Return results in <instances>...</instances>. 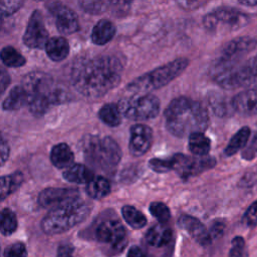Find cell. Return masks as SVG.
<instances>
[{
    "label": "cell",
    "instance_id": "1",
    "mask_svg": "<svg viewBox=\"0 0 257 257\" xmlns=\"http://www.w3.org/2000/svg\"><path fill=\"white\" fill-rule=\"evenodd\" d=\"M122 63L112 55L84 58L71 71L73 87L87 98H98L113 89L120 81Z\"/></svg>",
    "mask_w": 257,
    "mask_h": 257
},
{
    "label": "cell",
    "instance_id": "2",
    "mask_svg": "<svg viewBox=\"0 0 257 257\" xmlns=\"http://www.w3.org/2000/svg\"><path fill=\"white\" fill-rule=\"evenodd\" d=\"M165 119L167 130L179 138L204 132L210 121L206 107L187 96L177 97L170 102L165 110Z\"/></svg>",
    "mask_w": 257,
    "mask_h": 257
},
{
    "label": "cell",
    "instance_id": "3",
    "mask_svg": "<svg viewBox=\"0 0 257 257\" xmlns=\"http://www.w3.org/2000/svg\"><path fill=\"white\" fill-rule=\"evenodd\" d=\"M21 85L28 95L29 110L35 115L44 114L50 106L62 103L68 97L65 89L42 71L29 72L23 77Z\"/></svg>",
    "mask_w": 257,
    "mask_h": 257
},
{
    "label": "cell",
    "instance_id": "4",
    "mask_svg": "<svg viewBox=\"0 0 257 257\" xmlns=\"http://www.w3.org/2000/svg\"><path fill=\"white\" fill-rule=\"evenodd\" d=\"M210 73L213 80L225 89L257 85V52L249 58L238 60L219 57Z\"/></svg>",
    "mask_w": 257,
    "mask_h": 257
},
{
    "label": "cell",
    "instance_id": "5",
    "mask_svg": "<svg viewBox=\"0 0 257 257\" xmlns=\"http://www.w3.org/2000/svg\"><path fill=\"white\" fill-rule=\"evenodd\" d=\"M89 212L90 206L85 201L72 198L50 209L41 221V229L47 235L64 233L81 223Z\"/></svg>",
    "mask_w": 257,
    "mask_h": 257
},
{
    "label": "cell",
    "instance_id": "6",
    "mask_svg": "<svg viewBox=\"0 0 257 257\" xmlns=\"http://www.w3.org/2000/svg\"><path fill=\"white\" fill-rule=\"evenodd\" d=\"M188 65L189 59L185 57L177 58L135 78L126 85V89L127 91L136 94L149 93L150 91L159 89L169 84L176 77L182 74Z\"/></svg>",
    "mask_w": 257,
    "mask_h": 257
},
{
    "label": "cell",
    "instance_id": "7",
    "mask_svg": "<svg viewBox=\"0 0 257 257\" xmlns=\"http://www.w3.org/2000/svg\"><path fill=\"white\" fill-rule=\"evenodd\" d=\"M86 159L95 166L108 169L115 167L121 159L118 144L110 137H93L85 146Z\"/></svg>",
    "mask_w": 257,
    "mask_h": 257
},
{
    "label": "cell",
    "instance_id": "8",
    "mask_svg": "<svg viewBox=\"0 0 257 257\" xmlns=\"http://www.w3.org/2000/svg\"><path fill=\"white\" fill-rule=\"evenodd\" d=\"M122 116L132 120L155 118L160 112V100L151 93L137 94L122 98L117 103Z\"/></svg>",
    "mask_w": 257,
    "mask_h": 257
},
{
    "label": "cell",
    "instance_id": "9",
    "mask_svg": "<svg viewBox=\"0 0 257 257\" xmlns=\"http://www.w3.org/2000/svg\"><path fill=\"white\" fill-rule=\"evenodd\" d=\"M249 22V16L232 7H220L203 18V24L209 32L235 31L243 28Z\"/></svg>",
    "mask_w": 257,
    "mask_h": 257
},
{
    "label": "cell",
    "instance_id": "10",
    "mask_svg": "<svg viewBox=\"0 0 257 257\" xmlns=\"http://www.w3.org/2000/svg\"><path fill=\"white\" fill-rule=\"evenodd\" d=\"M95 239L114 249H122L126 242V232L123 225L116 219H105L94 228Z\"/></svg>",
    "mask_w": 257,
    "mask_h": 257
},
{
    "label": "cell",
    "instance_id": "11",
    "mask_svg": "<svg viewBox=\"0 0 257 257\" xmlns=\"http://www.w3.org/2000/svg\"><path fill=\"white\" fill-rule=\"evenodd\" d=\"M48 40L49 35L44 25L42 14L38 10H35L32 12L28 20L23 35V42L29 48L41 49L45 48Z\"/></svg>",
    "mask_w": 257,
    "mask_h": 257
},
{
    "label": "cell",
    "instance_id": "12",
    "mask_svg": "<svg viewBox=\"0 0 257 257\" xmlns=\"http://www.w3.org/2000/svg\"><path fill=\"white\" fill-rule=\"evenodd\" d=\"M47 9L54 17L57 30L64 35L75 33L79 28L77 15L66 5L53 1L47 5Z\"/></svg>",
    "mask_w": 257,
    "mask_h": 257
},
{
    "label": "cell",
    "instance_id": "13",
    "mask_svg": "<svg viewBox=\"0 0 257 257\" xmlns=\"http://www.w3.org/2000/svg\"><path fill=\"white\" fill-rule=\"evenodd\" d=\"M152 141L153 132L148 125L137 123L131 127L128 149L133 156L140 157L146 154L152 145Z\"/></svg>",
    "mask_w": 257,
    "mask_h": 257
},
{
    "label": "cell",
    "instance_id": "14",
    "mask_svg": "<svg viewBox=\"0 0 257 257\" xmlns=\"http://www.w3.org/2000/svg\"><path fill=\"white\" fill-rule=\"evenodd\" d=\"M78 197V191L70 188H46L38 195V203L43 208L52 209L72 198Z\"/></svg>",
    "mask_w": 257,
    "mask_h": 257
},
{
    "label": "cell",
    "instance_id": "15",
    "mask_svg": "<svg viewBox=\"0 0 257 257\" xmlns=\"http://www.w3.org/2000/svg\"><path fill=\"white\" fill-rule=\"evenodd\" d=\"M179 226L188 232V234L194 238L200 245L206 246L212 242V237L209 230L205 225L197 218L190 215H182L178 220Z\"/></svg>",
    "mask_w": 257,
    "mask_h": 257
},
{
    "label": "cell",
    "instance_id": "16",
    "mask_svg": "<svg viewBox=\"0 0 257 257\" xmlns=\"http://www.w3.org/2000/svg\"><path fill=\"white\" fill-rule=\"evenodd\" d=\"M256 47V41L247 36L238 37L228 42L221 53L220 57L226 59H241L248 56Z\"/></svg>",
    "mask_w": 257,
    "mask_h": 257
},
{
    "label": "cell",
    "instance_id": "17",
    "mask_svg": "<svg viewBox=\"0 0 257 257\" xmlns=\"http://www.w3.org/2000/svg\"><path fill=\"white\" fill-rule=\"evenodd\" d=\"M235 111L243 115L257 114V88H248L237 93L231 100Z\"/></svg>",
    "mask_w": 257,
    "mask_h": 257
},
{
    "label": "cell",
    "instance_id": "18",
    "mask_svg": "<svg viewBox=\"0 0 257 257\" xmlns=\"http://www.w3.org/2000/svg\"><path fill=\"white\" fill-rule=\"evenodd\" d=\"M173 239V231L165 223H159L151 227L146 234V241L153 247H164L169 245Z\"/></svg>",
    "mask_w": 257,
    "mask_h": 257
},
{
    "label": "cell",
    "instance_id": "19",
    "mask_svg": "<svg viewBox=\"0 0 257 257\" xmlns=\"http://www.w3.org/2000/svg\"><path fill=\"white\" fill-rule=\"evenodd\" d=\"M115 32V25L110 20L100 19L92 28L91 41L96 45H104L113 38Z\"/></svg>",
    "mask_w": 257,
    "mask_h": 257
},
{
    "label": "cell",
    "instance_id": "20",
    "mask_svg": "<svg viewBox=\"0 0 257 257\" xmlns=\"http://www.w3.org/2000/svg\"><path fill=\"white\" fill-rule=\"evenodd\" d=\"M50 161L57 169H67L73 165L74 154L67 144L59 143L51 149Z\"/></svg>",
    "mask_w": 257,
    "mask_h": 257
},
{
    "label": "cell",
    "instance_id": "21",
    "mask_svg": "<svg viewBox=\"0 0 257 257\" xmlns=\"http://www.w3.org/2000/svg\"><path fill=\"white\" fill-rule=\"evenodd\" d=\"M45 51L51 60L61 61L65 59L69 53L68 41L62 36L51 37L45 45Z\"/></svg>",
    "mask_w": 257,
    "mask_h": 257
},
{
    "label": "cell",
    "instance_id": "22",
    "mask_svg": "<svg viewBox=\"0 0 257 257\" xmlns=\"http://www.w3.org/2000/svg\"><path fill=\"white\" fill-rule=\"evenodd\" d=\"M28 103V95L24 87L20 85H16L10 89L7 96L2 102V108L4 110H17Z\"/></svg>",
    "mask_w": 257,
    "mask_h": 257
},
{
    "label": "cell",
    "instance_id": "23",
    "mask_svg": "<svg viewBox=\"0 0 257 257\" xmlns=\"http://www.w3.org/2000/svg\"><path fill=\"white\" fill-rule=\"evenodd\" d=\"M63 178L74 184H87L90 182L94 175L93 173L84 165L73 164L63 172Z\"/></svg>",
    "mask_w": 257,
    "mask_h": 257
},
{
    "label": "cell",
    "instance_id": "24",
    "mask_svg": "<svg viewBox=\"0 0 257 257\" xmlns=\"http://www.w3.org/2000/svg\"><path fill=\"white\" fill-rule=\"evenodd\" d=\"M189 149L197 157L207 156L211 149V141L203 132H196L189 136Z\"/></svg>",
    "mask_w": 257,
    "mask_h": 257
},
{
    "label": "cell",
    "instance_id": "25",
    "mask_svg": "<svg viewBox=\"0 0 257 257\" xmlns=\"http://www.w3.org/2000/svg\"><path fill=\"white\" fill-rule=\"evenodd\" d=\"M24 177L20 172H14L10 175L1 177L0 180V197L4 200L6 197L14 193L23 183Z\"/></svg>",
    "mask_w": 257,
    "mask_h": 257
},
{
    "label": "cell",
    "instance_id": "26",
    "mask_svg": "<svg viewBox=\"0 0 257 257\" xmlns=\"http://www.w3.org/2000/svg\"><path fill=\"white\" fill-rule=\"evenodd\" d=\"M86 193L92 199H102L110 193V184L105 178L94 176L86 184Z\"/></svg>",
    "mask_w": 257,
    "mask_h": 257
},
{
    "label": "cell",
    "instance_id": "27",
    "mask_svg": "<svg viewBox=\"0 0 257 257\" xmlns=\"http://www.w3.org/2000/svg\"><path fill=\"white\" fill-rule=\"evenodd\" d=\"M251 135V131L248 126H243L241 127L230 140L228 145L225 148L224 154L227 157L235 155L237 152L242 150L245 145L247 144L249 138Z\"/></svg>",
    "mask_w": 257,
    "mask_h": 257
},
{
    "label": "cell",
    "instance_id": "28",
    "mask_svg": "<svg viewBox=\"0 0 257 257\" xmlns=\"http://www.w3.org/2000/svg\"><path fill=\"white\" fill-rule=\"evenodd\" d=\"M121 116L120 109L115 103H106L98 111L100 120L109 126H117L121 121Z\"/></svg>",
    "mask_w": 257,
    "mask_h": 257
},
{
    "label": "cell",
    "instance_id": "29",
    "mask_svg": "<svg viewBox=\"0 0 257 257\" xmlns=\"http://www.w3.org/2000/svg\"><path fill=\"white\" fill-rule=\"evenodd\" d=\"M121 215L124 221L134 229H141L147 224L146 216L134 206H123L121 209Z\"/></svg>",
    "mask_w": 257,
    "mask_h": 257
},
{
    "label": "cell",
    "instance_id": "30",
    "mask_svg": "<svg viewBox=\"0 0 257 257\" xmlns=\"http://www.w3.org/2000/svg\"><path fill=\"white\" fill-rule=\"evenodd\" d=\"M1 61L8 67H21L26 63L25 57L13 46H5L0 53Z\"/></svg>",
    "mask_w": 257,
    "mask_h": 257
},
{
    "label": "cell",
    "instance_id": "31",
    "mask_svg": "<svg viewBox=\"0 0 257 257\" xmlns=\"http://www.w3.org/2000/svg\"><path fill=\"white\" fill-rule=\"evenodd\" d=\"M17 218L13 211L8 208H5L1 211L0 214V230L1 233L5 236L13 234L17 229Z\"/></svg>",
    "mask_w": 257,
    "mask_h": 257
},
{
    "label": "cell",
    "instance_id": "32",
    "mask_svg": "<svg viewBox=\"0 0 257 257\" xmlns=\"http://www.w3.org/2000/svg\"><path fill=\"white\" fill-rule=\"evenodd\" d=\"M79 4L86 12L98 14L109 8V0H80Z\"/></svg>",
    "mask_w": 257,
    "mask_h": 257
},
{
    "label": "cell",
    "instance_id": "33",
    "mask_svg": "<svg viewBox=\"0 0 257 257\" xmlns=\"http://www.w3.org/2000/svg\"><path fill=\"white\" fill-rule=\"evenodd\" d=\"M150 212L151 214L160 222V223H167L171 218L170 209L168 206L162 202H153L150 205Z\"/></svg>",
    "mask_w": 257,
    "mask_h": 257
},
{
    "label": "cell",
    "instance_id": "34",
    "mask_svg": "<svg viewBox=\"0 0 257 257\" xmlns=\"http://www.w3.org/2000/svg\"><path fill=\"white\" fill-rule=\"evenodd\" d=\"M134 3V0H109V9L116 17L125 16Z\"/></svg>",
    "mask_w": 257,
    "mask_h": 257
},
{
    "label": "cell",
    "instance_id": "35",
    "mask_svg": "<svg viewBox=\"0 0 257 257\" xmlns=\"http://www.w3.org/2000/svg\"><path fill=\"white\" fill-rule=\"evenodd\" d=\"M228 257H247L246 243L241 236H236L233 238Z\"/></svg>",
    "mask_w": 257,
    "mask_h": 257
},
{
    "label": "cell",
    "instance_id": "36",
    "mask_svg": "<svg viewBox=\"0 0 257 257\" xmlns=\"http://www.w3.org/2000/svg\"><path fill=\"white\" fill-rule=\"evenodd\" d=\"M4 257H27V249L24 243L15 242L8 245L3 252Z\"/></svg>",
    "mask_w": 257,
    "mask_h": 257
},
{
    "label": "cell",
    "instance_id": "37",
    "mask_svg": "<svg viewBox=\"0 0 257 257\" xmlns=\"http://www.w3.org/2000/svg\"><path fill=\"white\" fill-rule=\"evenodd\" d=\"M150 168L157 173H167L173 170V161L171 159H152L149 162Z\"/></svg>",
    "mask_w": 257,
    "mask_h": 257
},
{
    "label": "cell",
    "instance_id": "38",
    "mask_svg": "<svg viewBox=\"0 0 257 257\" xmlns=\"http://www.w3.org/2000/svg\"><path fill=\"white\" fill-rule=\"evenodd\" d=\"M23 4V0H1V13L3 17H7L15 13Z\"/></svg>",
    "mask_w": 257,
    "mask_h": 257
},
{
    "label": "cell",
    "instance_id": "39",
    "mask_svg": "<svg viewBox=\"0 0 257 257\" xmlns=\"http://www.w3.org/2000/svg\"><path fill=\"white\" fill-rule=\"evenodd\" d=\"M243 222L249 227L257 225V200L254 201L246 210L243 216Z\"/></svg>",
    "mask_w": 257,
    "mask_h": 257
},
{
    "label": "cell",
    "instance_id": "40",
    "mask_svg": "<svg viewBox=\"0 0 257 257\" xmlns=\"http://www.w3.org/2000/svg\"><path fill=\"white\" fill-rule=\"evenodd\" d=\"M210 104L216 114H219V115L226 114V112H227L226 103L221 96H219V95L210 96Z\"/></svg>",
    "mask_w": 257,
    "mask_h": 257
},
{
    "label": "cell",
    "instance_id": "41",
    "mask_svg": "<svg viewBox=\"0 0 257 257\" xmlns=\"http://www.w3.org/2000/svg\"><path fill=\"white\" fill-rule=\"evenodd\" d=\"M224 229H225V224L222 221H215L209 229L212 239L217 238L220 235H222L224 232Z\"/></svg>",
    "mask_w": 257,
    "mask_h": 257
},
{
    "label": "cell",
    "instance_id": "42",
    "mask_svg": "<svg viewBox=\"0 0 257 257\" xmlns=\"http://www.w3.org/2000/svg\"><path fill=\"white\" fill-rule=\"evenodd\" d=\"M74 248L71 244H61L57 249V257H72Z\"/></svg>",
    "mask_w": 257,
    "mask_h": 257
},
{
    "label": "cell",
    "instance_id": "43",
    "mask_svg": "<svg viewBox=\"0 0 257 257\" xmlns=\"http://www.w3.org/2000/svg\"><path fill=\"white\" fill-rule=\"evenodd\" d=\"M1 165L3 166L5 164V162L8 160L9 158V153H10V149H9V145L6 142L5 139L1 140Z\"/></svg>",
    "mask_w": 257,
    "mask_h": 257
},
{
    "label": "cell",
    "instance_id": "44",
    "mask_svg": "<svg viewBox=\"0 0 257 257\" xmlns=\"http://www.w3.org/2000/svg\"><path fill=\"white\" fill-rule=\"evenodd\" d=\"M0 85H1V92L3 93L5 91V89L7 88V86L10 83V76L8 74V72L5 69L1 70V77H0Z\"/></svg>",
    "mask_w": 257,
    "mask_h": 257
},
{
    "label": "cell",
    "instance_id": "45",
    "mask_svg": "<svg viewBox=\"0 0 257 257\" xmlns=\"http://www.w3.org/2000/svg\"><path fill=\"white\" fill-rule=\"evenodd\" d=\"M127 257H146L144 251L138 246H132L128 249Z\"/></svg>",
    "mask_w": 257,
    "mask_h": 257
},
{
    "label": "cell",
    "instance_id": "46",
    "mask_svg": "<svg viewBox=\"0 0 257 257\" xmlns=\"http://www.w3.org/2000/svg\"><path fill=\"white\" fill-rule=\"evenodd\" d=\"M240 4L247 6V7H254L257 6V0H238Z\"/></svg>",
    "mask_w": 257,
    "mask_h": 257
},
{
    "label": "cell",
    "instance_id": "47",
    "mask_svg": "<svg viewBox=\"0 0 257 257\" xmlns=\"http://www.w3.org/2000/svg\"><path fill=\"white\" fill-rule=\"evenodd\" d=\"M252 150L257 154V135L255 136V138H254V140H253V142H252Z\"/></svg>",
    "mask_w": 257,
    "mask_h": 257
},
{
    "label": "cell",
    "instance_id": "48",
    "mask_svg": "<svg viewBox=\"0 0 257 257\" xmlns=\"http://www.w3.org/2000/svg\"><path fill=\"white\" fill-rule=\"evenodd\" d=\"M35 1H46V0H35Z\"/></svg>",
    "mask_w": 257,
    "mask_h": 257
}]
</instances>
